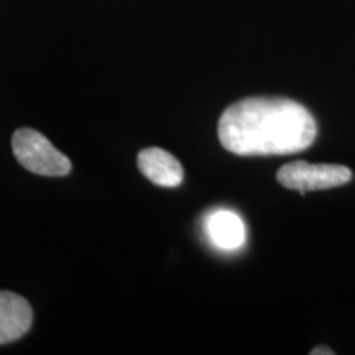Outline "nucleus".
Returning <instances> with one entry per match:
<instances>
[{"mask_svg": "<svg viewBox=\"0 0 355 355\" xmlns=\"http://www.w3.org/2000/svg\"><path fill=\"white\" fill-rule=\"evenodd\" d=\"M219 140L241 157L290 155L308 148L318 135L314 117L304 105L283 97H248L222 114Z\"/></svg>", "mask_w": 355, "mask_h": 355, "instance_id": "obj_1", "label": "nucleus"}, {"mask_svg": "<svg viewBox=\"0 0 355 355\" xmlns=\"http://www.w3.org/2000/svg\"><path fill=\"white\" fill-rule=\"evenodd\" d=\"M12 148L20 165L35 175L64 176L71 171L69 158L33 128H19L13 133Z\"/></svg>", "mask_w": 355, "mask_h": 355, "instance_id": "obj_2", "label": "nucleus"}, {"mask_svg": "<svg viewBox=\"0 0 355 355\" xmlns=\"http://www.w3.org/2000/svg\"><path fill=\"white\" fill-rule=\"evenodd\" d=\"M277 180L288 189L318 191L343 186L352 180V171L343 165H311L306 162H293L282 166L277 173Z\"/></svg>", "mask_w": 355, "mask_h": 355, "instance_id": "obj_3", "label": "nucleus"}, {"mask_svg": "<svg viewBox=\"0 0 355 355\" xmlns=\"http://www.w3.org/2000/svg\"><path fill=\"white\" fill-rule=\"evenodd\" d=\"M33 311L28 301L10 291H0V344L13 343L32 327Z\"/></svg>", "mask_w": 355, "mask_h": 355, "instance_id": "obj_4", "label": "nucleus"}, {"mask_svg": "<svg viewBox=\"0 0 355 355\" xmlns=\"http://www.w3.org/2000/svg\"><path fill=\"white\" fill-rule=\"evenodd\" d=\"M139 168L145 178L163 188H176L183 183V166L166 150H141L139 153Z\"/></svg>", "mask_w": 355, "mask_h": 355, "instance_id": "obj_5", "label": "nucleus"}, {"mask_svg": "<svg viewBox=\"0 0 355 355\" xmlns=\"http://www.w3.org/2000/svg\"><path fill=\"white\" fill-rule=\"evenodd\" d=\"M209 241L222 250H237L245 242V225L241 217L227 209L214 211L206 220Z\"/></svg>", "mask_w": 355, "mask_h": 355, "instance_id": "obj_6", "label": "nucleus"}, {"mask_svg": "<svg viewBox=\"0 0 355 355\" xmlns=\"http://www.w3.org/2000/svg\"><path fill=\"white\" fill-rule=\"evenodd\" d=\"M313 355H319V354H327V355H332L334 352H332V350L329 349V347H318V349H314L313 352H311Z\"/></svg>", "mask_w": 355, "mask_h": 355, "instance_id": "obj_7", "label": "nucleus"}]
</instances>
